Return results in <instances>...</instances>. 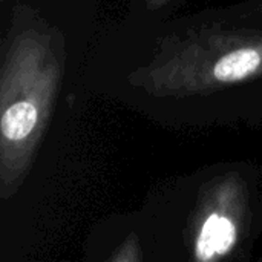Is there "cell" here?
Instances as JSON below:
<instances>
[{
	"mask_svg": "<svg viewBox=\"0 0 262 262\" xmlns=\"http://www.w3.org/2000/svg\"><path fill=\"white\" fill-rule=\"evenodd\" d=\"M261 66V54L253 48H243L220 58L213 66L218 81H238L253 75Z\"/></svg>",
	"mask_w": 262,
	"mask_h": 262,
	"instance_id": "obj_2",
	"label": "cell"
},
{
	"mask_svg": "<svg viewBox=\"0 0 262 262\" xmlns=\"http://www.w3.org/2000/svg\"><path fill=\"white\" fill-rule=\"evenodd\" d=\"M37 109L29 101H18L9 106L2 115V135L5 140L18 141L26 138L35 127Z\"/></svg>",
	"mask_w": 262,
	"mask_h": 262,
	"instance_id": "obj_3",
	"label": "cell"
},
{
	"mask_svg": "<svg viewBox=\"0 0 262 262\" xmlns=\"http://www.w3.org/2000/svg\"><path fill=\"white\" fill-rule=\"evenodd\" d=\"M235 224L220 213H212L204 221L198 235L195 256L200 261H212L229 253L235 244Z\"/></svg>",
	"mask_w": 262,
	"mask_h": 262,
	"instance_id": "obj_1",
	"label": "cell"
}]
</instances>
